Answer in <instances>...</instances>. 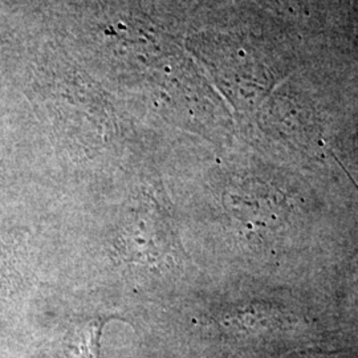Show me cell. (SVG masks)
<instances>
[{
  "mask_svg": "<svg viewBox=\"0 0 358 358\" xmlns=\"http://www.w3.org/2000/svg\"><path fill=\"white\" fill-rule=\"evenodd\" d=\"M101 329L103 322L96 320L77 331L69 346L77 358H99Z\"/></svg>",
  "mask_w": 358,
  "mask_h": 358,
  "instance_id": "cell-1",
  "label": "cell"
},
{
  "mask_svg": "<svg viewBox=\"0 0 358 358\" xmlns=\"http://www.w3.org/2000/svg\"><path fill=\"white\" fill-rule=\"evenodd\" d=\"M346 176H348V177H349V178H350V180H352V183H353V185H355V187H356V190H357V192H358V185H357V183H356V180H355V179L352 178V177H350V176H349V174H348V171H346Z\"/></svg>",
  "mask_w": 358,
  "mask_h": 358,
  "instance_id": "cell-2",
  "label": "cell"
}]
</instances>
